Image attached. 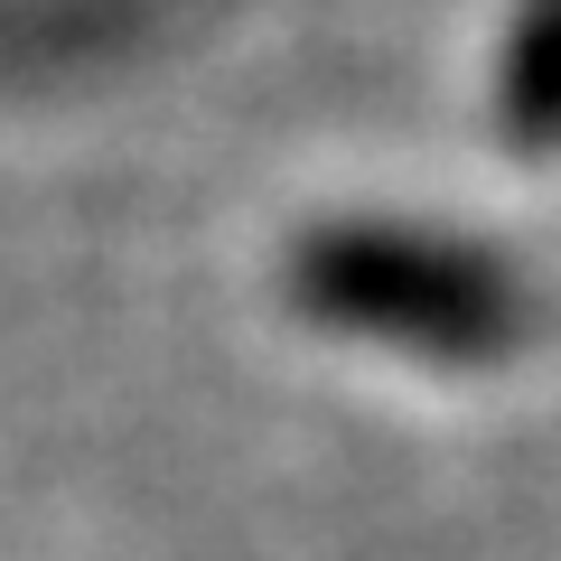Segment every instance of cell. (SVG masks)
<instances>
[{"mask_svg":"<svg viewBox=\"0 0 561 561\" xmlns=\"http://www.w3.org/2000/svg\"><path fill=\"white\" fill-rule=\"evenodd\" d=\"M542 47H552V28H542V10H534L524 38H515V131L524 140H542Z\"/></svg>","mask_w":561,"mask_h":561,"instance_id":"2","label":"cell"},{"mask_svg":"<svg viewBox=\"0 0 561 561\" xmlns=\"http://www.w3.org/2000/svg\"><path fill=\"white\" fill-rule=\"evenodd\" d=\"M290 300L328 328L412 346L449 365H496L534 337V300L478 243L402 234V225H328L290 262Z\"/></svg>","mask_w":561,"mask_h":561,"instance_id":"1","label":"cell"}]
</instances>
